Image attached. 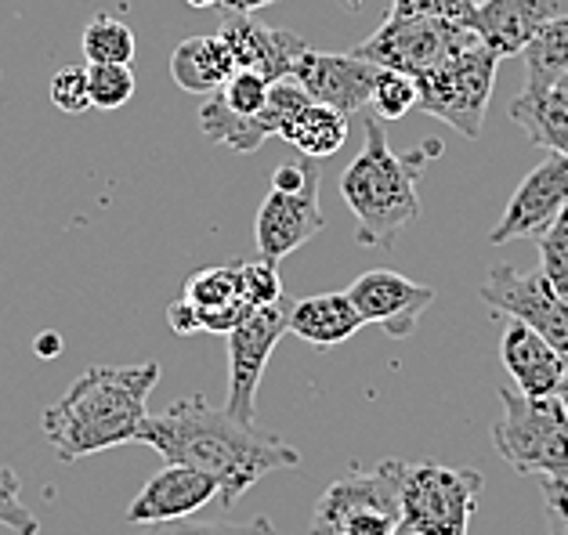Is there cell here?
Listing matches in <instances>:
<instances>
[{"label": "cell", "instance_id": "1", "mask_svg": "<svg viewBox=\"0 0 568 535\" xmlns=\"http://www.w3.org/2000/svg\"><path fill=\"white\" fill-rule=\"evenodd\" d=\"M138 442L160 452L168 463H189L211 474L225 511H232L265 474L301 466L294 445L254 423L235 420L225 405L217 409L203 394L178 398L163 413L145 416Z\"/></svg>", "mask_w": 568, "mask_h": 535}, {"label": "cell", "instance_id": "2", "mask_svg": "<svg viewBox=\"0 0 568 535\" xmlns=\"http://www.w3.org/2000/svg\"><path fill=\"white\" fill-rule=\"evenodd\" d=\"M160 380V362L88 366L69 391L40 416L54 456L73 463L94 452L131 445L149 416V394Z\"/></svg>", "mask_w": 568, "mask_h": 535}, {"label": "cell", "instance_id": "3", "mask_svg": "<svg viewBox=\"0 0 568 535\" xmlns=\"http://www.w3.org/2000/svg\"><path fill=\"white\" fill-rule=\"evenodd\" d=\"M366 145L341 174V196L358 222V243L363 246H392L402 228L420 217L417 182L427 160L442 153L438 138H427L424 148L395 153L387 145L384 120H363Z\"/></svg>", "mask_w": 568, "mask_h": 535}, {"label": "cell", "instance_id": "4", "mask_svg": "<svg viewBox=\"0 0 568 535\" xmlns=\"http://www.w3.org/2000/svg\"><path fill=\"white\" fill-rule=\"evenodd\" d=\"M398 482V535H467L485 477L470 466L392 460Z\"/></svg>", "mask_w": 568, "mask_h": 535}, {"label": "cell", "instance_id": "5", "mask_svg": "<svg viewBox=\"0 0 568 535\" xmlns=\"http://www.w3.org/2000/svg\"><path fill=\"white\" fill-rule=\"evenodd\" d=\"M504 413L493 423V449L507 466L532 477H568V409L558 394L500 388Z\"/></svg>", "mask_w": 568, "mask_h": 535}, {"label": "cell", "instance_id": "6", "mask_svg": "<svg viewBox=\"0 0 568 535\" xmlns=\"http://www.w3.org/2000/svg\"><path fill=\"white\" fill-rule=\"evenodd\" d=\"M500 62H504L500 54H493L481 44L478 33H470L460 48H453L432 70L413 76L420 91L417 105L427 116L446 120L464 138H478Z\"/></svg>", "mask_w": 568, "mask_h": 535}, {"label": "cell", "instance_id": "7", "mask_svg": "<svg viewBox=\"0 0 568 535\" xmlns=\"http://www.w3.org/2000/svg\"><path fill=\"white\" fill-rule=\"evenodd\" d=\"M312 535H398V482L392 460L326 485L312 511Z\"/></svg>", "mask_w": 568, "mask_h": 535}, {"label": "cell", "instance_id": "8", "mask_svg": "<svg viewBox=\"0 0 568 535\" xmlns=\"http://www.w3.org/2000/svg\"><path fill=\"white\" fill-rule=\"evenodd\" d=\"M475 33L467 22L427 19V16H387L373 37H366L352 54L373 62L377 70H398L406 76H420L442 62L453 48Z\"/></svg>", "mask_w": 568, "mask_h": 535}, {"label": "cell", "instance_id": "9", "mask_svg": "<svg viewBox=\"0 0 568 535\" xmlns=\"http://www.w3.org/2000/svg\"><path fill=\"white\" fill-rule=\"evenodd\" d=\"M478 297L493 308V315L532 326L561 354H568V300L554 290L539 268L518 271L515 265H493L478 286Z\"/></svg>", "mask_w": 568, "mask_h": 535}, {"label": "cell", "instance_id": "10", "mask_svg": "<svg viewBox=\"0 0 568 535\" xmlns=\"http://www.w3.org/2000/svg\"><path fill=\"white\" fill-rule=\"evenodd\" d=\"M290 319V300L283 297L280 305L254 308L246 319L229 333V398L225 409L243 423H254V402L265 366L272 359L275 344L286 333Z\"/></svg>", "mask_w": 568, "mask_h": 535}, {"label": "cell", "instance_id": "11", "mask_svg": "<svg viewBox=\"0 0 568 535\" xmlns=\"http://www.w3.org/2000/svg\"><path fill=\"white\" fill-rule=\"evenodd\" d=\"M352 305L358 311L363 326H381L387 337H409L417 329L420 315L435 305V290L424 282H413L409 276L392 268H373L363 271L348 290Z\"/></svg>", "mask_w": 568, "mask_h": 535}, {"label": "cell", "instance_id": "12", "mask_svg": "<svg viewBox=\"0 0 568 535\" xmlns=\"http://www.w3.org/2000/svg\"><path fill=\"white\" fill-rule=\"evenodd\" d=\"M304 102H308V94H304L290 76L272 80L268 102L254 116L229 113V109L217 102V94H211V99L200 105V131L214 145L232 148V153H257L268 138H280V127Z\"/></svg>", "mask_w": 568, "mask_h": 535}, {"label": "cell", "instance_id": "13", "mask_svg": "<svg viewBox=\"0 0 568 535\" xmlns=\"http://www.w3.org/2000/svg\"><path fill=\"white\" fill-rule=\"evenodd\" d=\"M290 80L308 94L312 102L334 105L341 113H363L377 80V65L358 59V54H326V51H301Z\"/></svg>", "mask_w": 568, "mask_h": 535}, {"label": "cell", "instance_id": "14", "mask_svg": "<svg viewBox=\"0 0 568 535\" xmlns=\"http://www.w3.org/2000/svg\"><path fill=\"white\" fill-rule=\"evenodd\" d=\"M568 203V156L550 153L539 167L525 177L510 196L504 217L489 232V243L500 246L510 239H536Z\"/></svg>", "mask_w": 568, "mask_h": 535}, {"label": "cell", "instance_id": "15", "mask_svg": "<svg viewBox=\"0 0 568 535\" xmlns=\"http://www.w3.org/2000/svg\"><path fill=\"white\" fill-rule=\"evenodd\" d=\"M323 225H326V217H323V207H318V182L304 185L297 192L268 188V196L261 203L257 222H254L257 257L280 265L283 257H290L297 246L308 243L315 232H323Z\"/></svg>", "mask_w": 568, "mask_h": 535}, {"label": "cell", "instance_id": "16", "mask_svg": "<svg viewBox=\"0 0 568 535\" xmlns=\"http://www.w3.org/2000/svg\"><path fill=\"white\" fill-rule=\"evenodd\" d=\"M217 500V482L189 463H168L142 485L128 506V525H152V521H178L203 511Z\"/></svg>", "mask_w": 568, "mask_h": 535}, {"label": "cell", "instance_id": "17", "mask_svg": "<svg viewBox=\"0 0 568 535\" xmlns=\"http://www.w3.org/2000/svg\"><path fill=\"white\" fill-rule=\"evenodd\" d=\"M561 16H568V0H481L470 11V30L493 54L515 59L539 25Z\"/></svg>", "mask_w": 568, "mask_h": 535}, {"label": "cell", "instance_id": "18", "mask_svg": "<svg viewBox=\"0 0 568 535\" xmlns=\"http://www.w3.org/2000/svg\"><path fill=\"white\" fill-rule=\"evenodd\" d=\"M221 40L229 44L232 59L240 70H254L265 80H283L294 70L297 54L308 51V44L290 33V30H272V25L257 22L251 16H225L221 22Z\"/></svg>", "mask_w": 568, "mask_h": 535}, {"label": "cell", "instance_id": "19", "mask_svg": "<svg viewBox=\"0 0 568 535\" xmlns=\"http://www.w3.org/2000/svg\"><path fill=\"white\" fill-rule=\"evenodd\" d=\"M500 362L521 394H558L568 354H561L532 326L510 319L500 337Z\"/></svg>", "mask_w": 568, "mask_h": 535}, {"label": "cell", "instance_id": "20", "mask_svg": "<svg viewBox=\"0 0 568 535\" xmlns=\"http://www.w3.org/2000/svg\"><path fill=\"white\" fill-rule=\"evenodd\" d=\"M240 276H243V260H229V265H214V268L196 271V276L185 282L182 297L192 305V311H196L203 333L229 337L232 329L254 311L243 300Z\"/></svg>", "mask_w": 568, "mask_h": 535}, {"label": "cell", "instance_id": "21", "mask_svg": "<svg viewBox=\"0 0 568 535\" xmlns=\"http://www.w3.org/2000/svg\"><path fill=\"white\" fill-rule=\"evenodd\" d=\"M358 329H363V319H358L348 294H315L290 300L286 333L308 340L315 348H337L344 340H352Z\"/></svg>", "mask_w": 568, "mask_h": 535}, {"label": "cell", "instance_id": "22", "mask_svg": "<svg viewBox=\"0 0 568 535\" xmlns=\"http://www.w3.org/2000/svg\"><path fill=\"white\" fill-rule=\"evenodd\" d=\"M240 70L232 59L229 44L221 33L211 37H189L171 54V76L174 84L189 94H214L229 84V76Z\"/></svg>", "mask_w": 568, "mask_h": 535}, {"label": "cell", "instance_id": "23", "mask_svg": "<svg viewBox=\"0 0 568 535\" xmlns=\"http://www.w3.org/2000/svg\"><path fill=\"white\" fill-rule=\"evenodd\" d=\"M348 113H341L334 105L323 102H304L290 113V120L280 127V138L294 145L304 160H326L341 153V145L348 142Z\"/></svg>", "mask_w": 568, "mask_h": 535}, {"label": "cell", "instance_id": "24", "mask_svg": "<svg viewBox=\"0 0 568 535\" xmlns=\"http://www.w3.org/2000/svg\"><path fill=\"white\" fill-rule=\"evenodd\" d=\"M510 120L547 153L568 156V88L521 91L510 105Z\"/></svg>", "mask_w": 568, "mask_h": 535}, {"label": "cell", "instance_id": "25", "mask_svg": "<svg viewBox=\"0 0 568 535\" xmlns=\"http://www.w3.org/2000/svg\"><path fill=\"white\" fill-rule=\"evenodd\" d=\"M525 62V88L521 91H547L558 88L568 73V16L544 22L521 48Z\"/></svg>", "mask_w": 568, "mask_h": 535}, {"label": "cell", "instance_id": "26", "mask_svg": "<svg viewBox=\"0 0 568 535\" xmlns=\"http://www.w3.org/2000/svg\"><path fill=\"white\" fill-rule=\"evenodd\" d=\"M80 48H84L88 62H120V65L134 62V33H131V25L113 19V16H94L88 22L84 37H80Z\"/></svg>", "mask_w": 568, "mask_h": 535}, {"label": "cell", "instance_id": "27", "mask_svg": "<svg viewBox=\"0 0 568 535\" xmlns=\"http://www.w3.org/2000/svg\"><path fill=\"white\" fill-rule=\"evenodd\" d=\"M536 246H539V271H544L547 282L568 300V203L536 236Z\"/></svg>", "mask_w": 568, "mask_h": 535}, {"label": "cell", "instance_id": "28", "mask_svg": "<svg viewBox=\"0 0 568 535\" xmlns=\"http://www.w3.org/2000/svg\"><path fill=\"white\" fill-rule=\"evenodd\" d=\"M417 99H420V91L413 76L398 70H377L373 94H369V105L377 109V120H402L417 109Z\"/></svg>", "mask_w": 568, "mask_h": 535}, {"label": "cell", "instance_id": "29", "mask_svg": "<svg viewBox=\"0 0 568 535\" xmlns=\"http://www.w3.org/2000/svg\"><path fill=\"white\" fill-rule=\"evenodd\" d=\"M88 91L94 109H120L134 99V70L120 62H88Z\"/></svg>", "mask_w": 568, "mask_h": 535}, {"label": "cell", "instance_id": "30", "mask_svg": "<svg viewBox=\"0 0 568 535\" xmlns=\"http://www.w3.org/2000/svg\"><path fill=\"white\" fill-rule=\"evenodd\" d=\"M134 535H280L268 517H254L246 525H229V521H200V517H178V521H152Z\"/></svg>", "mask_w": 568, "mask_h": 535}, {"label": "cell", "instance_id": "31", "mask_svg": "<svg viewBox=\"0 0 568 535\" xmlns=\"http://www.w3.org/2000/svg\"><path fill=\"white\" fill-rule=\"evenodd\" d=\"M268 91H272V80H265L254 70H235L229 76V84L214 91L217 102L229 109V113H240V116H254L265 109L268 102Z\"/></svg>", "mask_w": 568, "mask_h": 535}, {"label": "cell", "instance_id": "32", "mask_svg": "<svg viewBox=\"0 0 568 535\" xmlns=\"http://www.w3.org/2000/svg\"><path fill=\"white\" fill-rule=\"evenodd\" d=\"M0 525L16 535H40V521L22 503V482L11 466L0 463Z\"/></svg>", "mask_w": 568, "mask_h": 535}, {"label": "cell", "instance_id": "33", "mask_svg": "<svg viewBox=\"0 0 568 535\" xmlns=\"http://www.w3.org/2000/svg\"><path fill=\"white\" fill-rule=\"evenodd\" d=\"M240 282H243V300L251 308H268L283 300V279H280V265H275V260L257 257L251 265L243 260Z\"/></svg>", "mask_w": 568, "mask_h": 535}, {"label": "cell", "instance_id": "34", "mask_svg": "<svg viewBox=\"0 0 568 535\" xmlns=\"http://www.w3.org/2000/svg\"><path fill=\"white\" fill-rule=\"evenodd\" d=\"M51 102L54 109H62L69 116H80L91 109V91H88V70H77V65H65L51 76Z\"/></svg>", "mask_w": 568, "mask_h": 535}, {"label": "cell", "instance_id": "35", "mask_svg": "<svg viewBox=\"0 0 568 535\" xmlns=\"http://www.w3.org/2000/svg\"><path fill=\"white\" fill-rule=\"evenodd\" d=\"M470 11H475V0H392L387 16H427L470 25Z\"/></svg>", "mask_w": 568, "mask_h": 535}, {"label": "cell", "instance_id": "36", "mask_svg": "<svg viewBox=\"0 0 568 535\" xmlns=\"http://www.w3.org/2000/svg\"><path fill=\"white\" fill-rule=\"evenodd\" d=\"M547 506V535H568V477H539Z\"/></svg>", "mask_w": 568, "mask_h": 535}, {"label": "cell", "instance_id": "37", "mask_svg": "<svg viewBox=\"0 0 568 535\" xmlns=\"http://www.w3.org/2000/svg\"><path fill=\"white\" fill-rule=\"evenodd\" d=\"M168 322L178 337H192V333H203L200 329V319H196V311H192V305L185 297H178L174 305H168Z\"/></svg>", "mask_w": 568, "mask_h": 535}, {"label": "cell", "instance_id": "38", "mask_svg": "<svg viewBox=\"0 0 568 535\" xmlns=\"http://www.w3.org/2000/svg\"><path fill=\"white\" fill-rule=\"evenodd\" d=\"M272 4V0H217V8L232 11V16H251V11Z\"/></svg>", "mask_w": 568, "mask_h": 535}, {"label": "cell", "instance_id": "39", "mask_svg": "<svg viewBox=\"0 0 568 535\" xmlns=\"http://www.w3.org/2000/svg\"><path fill=\"white\" fill-rule=\"evenodd\" d=\"M62 351V340L54 337V333H44V337H37V354L40 359H54V354Z\"/></svg>", "mask_w": 568, "mask_h": 535}, {"label": "cell", "instance_id": "40", "mask_svg": "<svg viewBox=\"0 0 568 535\" xmlns=\"http://www.w3.org/2000/svg\"><path fill=\"white\" fill-rule=\"evenodd\" d=\"M185 4H189V8H200V11H203V8H217V0H185Z\"/></svg>", "mask_w": 568, "mask_h": 535}, {"label": "cell", "instance_id": "41", "mask_svg": "<svg viewBox=\"0 0 568 535\" xmlns=\"http://www.w3.org/2000/svg\"><path fill=\"white\" fill-rule=\"evenodd\" d=\"M558 398H561L565 409H568V369H565V380H561V388H558Z\"/></svg>", "mask_w": 568, "mask_h": 535}, {"label": "cell", "instance_id": "42", "mask_svg": "<svg viewBox=\"0 0 568 535\" xmlns=\"http://www.w3.org/2000/svg\"><path fill=\"white\" fill-rule=\"evenodd\" d=\"M344 4H348V8H358V0H344Z\"/></svg>", "mask_w": 568, "mask_h": 535}, {"label": "cell", "instance_id": "43", "mask_svg": "<svg viewBox=\"0 0 568 535\" xmlns=\"http://www.w3.org/2000/svg\"><path fill=\"white\" fill-rule=\"evenodd\" d=\"M558 88H568V73H565V80H561V84Z\"/></svg>", "mask_w": 568, "mask_h": 535}, {"label": "cell", "instance_id": "44", "mask_svg": "<svg viewBox=\"0 0 568 535\" xmlns=\"http://www.w3.org/2000/svg\"><path fill=\"white\" fill-rule=\"evenodd\" d=\"M475 4H481V0H475Z\"/></svg>", "mask_w": 568, "mask_h": 535}]
</instances>
